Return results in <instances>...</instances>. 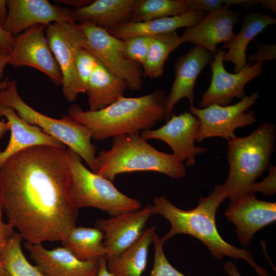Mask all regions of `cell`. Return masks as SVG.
Masks as SVG:
<instances>
[{"label": "cell", "mask_w": 276, "mask_h": 276, "mask_svg": "<svg viewBox=\"0 0 276 276\" xmlns=\"http://www.w3.org/2000/svg\"><path fill=\"white\" fill-rule=\"evenodd\" d=\"M135 0H96L89 5L71 10L75 22L90 21L109 30L129 21Z\"/></svg>", "instance_id": "cell-22"}, {"label": "cell", "mask_w": 276, "mask_h": 276, "mask_svg": "<svg viewBox=\"0 0 276 276\" xmlns=\"http://www.w3.org/2000/svg\"><path fill=\"white\" fill-rule=\"evenodd\" d=\"M3 208L0 200V253L3 250L11 237L15 233L14 227L3 220Z\"/></svg>", "instance_id": "cell-36"}, {"label": "cell", "mask_w": 276, "mask_h": 276, "mask_svg": "<svg viewBox=\"0 0 276 276\" xmlns=\"http://www.w3.org/2000/svg\"><path fill=\"white\" fill-rule=\"evenodd\" d=\"M223 269L229 276H242L234 263L231 261H228L224 263Z\"/></svg>", "instance_id": "cell-40"}, {"label": "cell", "mask_w": 276, "mask_h": 276, "mask_svg": "<svg viewBox=\"0 0 276 276\" xmlns=\"http://www.w3.org/2000/svg\"><path fill=\"white\" fill-rule=\"evenodd\" d=\"M227 198L222 185H216L206 197H201L198 205L190 210L174 205L164 196L156 197L153 205V214H159L171 225L169 231L162 238L164 244L177 234L191 235L203 242L216 259L228 256L236 260L243 259L256 270L259 276H268L266 269L255 261L251 252L234 246L225 241L218 231L216 214L220 204Z\"/></svg>", "instance_id": "cell-2"}, {"label": "cell", "mask_w": 276, "mask_h": 276, "mask_svg": "<svg viewBox=\"0 0 276 276\" xmlns=\"http://www.w3.org/2000/svg\"><path fill=\"white\" fill-rule=\"evenodd\" d=\"M99 267L97 276H112L107 267V260L105 257L99 260Z\"/></svg>", "instance_id": "cell-42"}, {"label": "cell", "mask_w": 276, "mask_h": 276, "mask_svg": "<svg viewBox=\"0 0 276 276\" xmlns=\"http://www.w3.org/2000/svg\"><path fill=\"white\" fill-rule=\"evenodd\" d=\"M0 276H9L8 272L3 266L0 253Z\"/></svg>", "instance_id": "cell-45"}, {"label": "cell", "mask_w": 276, "mask_h": 276, "mask_svg": "<svg viewBox=\"0 0 276 276\" xmlns=\"http://www.w3.org/2000/svg\"><path fill=\"white\" fill-rule=\"evenodd\" d=\"M0 117L7 118L11 131L7 147L4 151H0V168L8 158L30 147L46 145L65 148L61 142L21 118L12 108L1 103Z\"/></svg>", "instance_id": "cell-19"}, {"label": "cell", "mask_w": 276, "mask_h": 276, "mask_svg": "<svg viewBox=\"0 0 276 276\" xmlns=\"http://www.w3.org/2000/svg\"><path fill=\"white\" fill-rule=\"evenodd\" d=\"M189 11L186 0H135L129 21L141 22Z\"/></svg>", "instance_id": "cell-28"}, {"label": "cell", "mask_w": 276, "mask_h": 276, "mask_svg": "<svg viewBox=\"0 0 276 276\" xmlns=\"http://www.w3.org/2000/svg\"><path fill=\"white\" fill-rule=\"evenodd\" d=\"M153 243L154 247V262L150 276H186L169 262L164 251V244L157 234L154 236Z\"/></svg>", "instance_id": "cell-31"}, {"label": "cell", "mask_w": 276, "mask_h": 276, "mask_svg": "<svg viewBox=\"0 0 276 276\" xmlns=\"http://www.w3.org/2000/svg\"><path fill=\"white\" fill-rule=\"evenodd\" d=\"M10 80L8 78H7L4 80L2 81L0 83V90L6 87L9 84ZM10 130V125L9 122H5V121H0V139L6 134V133Z\"/></svg>", "instance_id": "cell-39"}, {"label": "cell", "mask_w": 276, "mask_h": 276, "mask_svg": "<svg viewBox=\"0 0 276 276\" xmlns=\"http://www.w3.org/2000/svg\"><path fill=\"white\" fill-rule=\"evenodd\" d=\"M24 245L44 276H97L98 274L99 261H81L63 246L49 250L41 243L26 241Z\"/></svg>", "instance_id": "cell-16"}, {"label": "cell", "mask_w": 276, "mask_h": 276, "mask_svg": "<svg viewBox=\"0 0 276 276\" xmlns=\"http://www.w3.org/2000/svg\"><path fill=\"white\" fill-rule=\"evenodd\" d=\"M153 214V205L148 204L143 208L109 219H97L95 225L103 234L106 260L118 256L134 244Z\"/></svg>", "instance_id": "cell-13"}, {"label": "cell", "mask_w": 276, "mask_h": 276, "mask_svg": "<svg viewBox=\"0 0 276 276\" xmlns=\"http://www.w3.org/2000/svg\"><path fill=\"white\" fill-rule=\"evenodd\" d=\"M0 197H1V189H0Z\"/></svg>", "instance_id": "cell-46"}, {"label": "cell", "mask_w": 276, "mask_h": 276, "mask_svg": "<svg viewBox=\"0 0 276 276\" xmlns=\"http://www.w3.org/2000/svg\"><path fill=\"white\" fill-rule=\"evenodd\" d=\"M199 127L198 119L185 111L178 116L173 114L159 128L143 130L140 134L147 141L157 139L165 142L178 160L186 161V166L190 167L196 164L198 155L206 151L205 148L194 144Z\"/></svg>", "instance_id": "cell-12"}, {"label": "cell", "mask_w": 276, "mask_h": 276, "mask_svg": "<svg viewBox=\"0 0 276 276\" xmlns=\"http://www.w3.org/2000/svg\"><path fill=\"white\" fill-rule=\"evenodd\" d=\"M22 239L18 232L11 237L1 252L4 267L9 276H44L26 259L21 249Z\"/></svg>", "instance_id": "cell-29"}, {"label": "cell", "mask_w": 276, "mask_h": 276, "mask_svg": "<svg viewBox=\"0 0 276 276\" xmlns=\"http://www.w3.org/2000/svg\"><path fill=\"white\" fill-rule=\"evenodd\" d=\"M239 12L225 8L208 13L198 23L187 28L181 36L183 43H195L214 55L218 44L228 43L236 35L233 28L239 21Z\"/></svg>", "instance_id": "cell-17"}, {"label": "cell", "mask_w": 276, "mask_h": 276, "mask_svg": "<svg viewBox=\"0 0 276 276\" xmlns=\"http://www.w3.org/2000/svg\"><path fill=\"white\" fill-rule=\"evenodd\" d=\"M213 59L212 53L198 45L178 59L175 65L174 81L166 97L168 110L171 117L175 105L181 99H188L190 106L194 105L195 82L199 74L211 63Z\"/></svg>", "instance_id": "cell-18"}, {"label": "cell", "mask_w": 276, "mask_h": 276, "mask_svg": "<svg viewBox=\"0 0 276 276\" xmlns=\"http://www.w3.org/2000/svg\"><path fill=\"white\" fill-rule=\"evenodd\" d=\"M166 93L159 88L140 97L124 96L96 111H84L78 105L73 104L68 109V115L88 128L92 138L98 141L123 134L140 133L171 118Z\"/></svg>", "instance_id": "cell-3"}, {"label": "cell", "mask_w": 276, "mask_h": 276, "mask_svg": "<svg viewBox=\"0 0 276 276\" xmlns=\"http://www.w3.org/2000/svg\"><path fill=\"white\" fill-rule=\"evenodd\" d=\"M7 4L8 17L2 27L14 37L37 25L75 22L71 10L47 0H7Z\"/></svg>", "instance_id": "cell-14"}, {"label": "cell", "mask_w": 276, "mask_h": 276, "mask_svg": "<svg viewBox=\"0 0 276 276\" xmlns=\"http://www.w3.org/2000/svg\"><path fill=\"white\" fill-rule=\"evenodd\" d=\"M259 98L258 92H253L232 105L212 104L204 108L190 106V112L199 121L195 141L202 142L212 137H220L227 141L236 137L235 131L237 128L256 122L255 112L245 111L255 104Z\"/></svg>", "instance_id": "cell-9"}, {"label": "cell", "mask_w": 276, "mask_h": 276, "mask_svg": "<svg viewBox=\"0 0 276 276\" xmlns=\"http://www.w3.org/2000/svg\"><path fill=\"white\" fill-rule=\"evenodd\" d=\"M84 38L83 49L91 53L109 71L124 80L128 88L137 90L142 84L143 69L125 54L124 41L90 21L77 24Z\"/></svg>", "instance_id": "cell-8"}, {"label": "cell", "mask_w": 276, "mask_h": 276, "mask_svg": "<svg viewBox=\"0 0 276 276\" xmlns=\"http://www.w3.org/2000/svg\"><path fill=\"white\" fill-rule=\"evenodd\" d=\"M267 176L261 182H255L249 188L248 194H255L259 192L268 196H273L275 193L276 167L270 165Z\"/></svg>", "instance_id": "cell-34"}, {"label": "cell", "mask_w": 276, "mask_h": 276, "mask_svg": "<svg viewBox=\"0 0 276 276\" xmlns=\"http://www.w3.org/2000/svg\"><path fill=\"white\" fill-rule=\"evenodd\" d=\"M9 54L7 53L0 51V83L2 81L4 69L8 64Z\"/></svg>", "instance_id": "cell-43"}, {"label": "cell", "mask_w": 276, "mask_h": 276, "mask_svg": "<svg viewBox=\"0 0 276 276\" xmlns=\"http://www.w3.org/2000/svg\"><path fill=\"white\" fill-rule=\"evenodd\" d=\"M73 45L76 68L82 93H86L89 79L98 60L86 50L73 44Z\"/></svg>", "instance_id": "cell-30"}, {"label": "cell", "mask_w": 276, "mask_h": 276, "mask_svg": "<svg viewBox=\"0 0 276 276\" xmlns=\"http://www.w3.org/2000/svg\"><path fill=\"white\" fill-rule=\"evenodd\" d=\"M136 171L158 172L172 178L186 174L183 163L173 153L158 151L140 133L112 137L110 148L96 156L93 172L113 182L117 175Z\"/></svg>", "instance_id": "cell-4"}, {"label": "cell", "mask_w": 276, "mask_h": 276, "mask_svg": "<svg viewBox=\"0 0 276 276\" xmlns=\"http://www.w3.org/2000/svg\"><path fill=\"white\" fill-rule=\"evenodd\" d=\"M128 88L123 79L109 71L99 61L89 79L87 90L89 111L102 109L120 98Z\"/></svg>", "instance_id": "cell-24"}, {"label": "cell", "mask_w": 276, "mask_h": 276, "mask_svg": "<svg viewBox=\"0 0 276 276\" xmlns=\"http://www.w3.org/2000/svg\"><path fill=\"white\" fill-rule=\"evenodd\" d=\"M8 14L7 0H0V26L5 24Z\"/></svg>", "instance_id": "cell-41"}, {"label": "cell", "mask_w": 276, "mask_h": 276, "mask_svg": "<svg viewBox=\"0 0 276 276\" xmlns=\"http://www.w3.org/2000/svg\"><path fill=\"white\" fill-rule=\"evenodd\" d=\"M225 215L236 226L240 243L248 247L255 233L276 219V203L247 194L231 201Z\"/></svg>", "instance_id": "cell-15"}, {"label": "cell", "mask_w": 276, "mask_h": 276, "mask_svg": "<svg viewBox=\"0 0 276 276\" xmlns=\"http://www.w3.org/2000/svg\"><path fill=\"white\" fill-rule=\"evenodd\" d=\"M183 43L176 31L152 36L142 65L143 76L151 79L161 76L170 54Z\"/></svg>", "instance_id": "cell-27"}, {"label": "cell", "mask_w": 276, "mask_h": 276, "mask_svg": "<svg viewBox=\"0 0 276 276\" xmlns=\"http://www.w3.org/2000/svg\"><path fill=\"white\" fill-rule=\"evenodd\" d=\"M47 27L35 25L15 37L8 64L15 67L27 66L37 69L54 84L61 85L62 75L45 36Z\"/></svg>", "instance_id": "cell-10"}, {"label": "cell", "mask_w": 276, "mask_h": 276, "mask_svg": "<svg viewBox=\"0 0 276 276\" xmlns=\"http://www.w3.org/2000/svg\"><path fill=\"white\" fill-rule=\"evenodd\" d=\"M66 149L39 145L8 158L0 168L1 197L8 222L32 244L61 241L76 226Z\"/></svg>", "instance_id": "cell-1"}, {"label": "cell", "mask_w": 276, "mask_h": 276, "mask_svg": "<svg viewBox=\"0 0 276 276\" xmlns=\"http://www.w3.org/2000/svg\"><path fill=\"white\" fill-rule=\"evenodd\" d=\"M156 234L154 225L145 229L131 246L107 260V269L112 276H141L147 267L149 247Z\"/></svg>", "instance_id": "cell-25"}, {"label": "cell", "mask_w": 276, "mask_h": 276, "mask_svg": "<svg viewBox=\"0 0 276 276\" xmlns=\"http://www.w3.org/2000/svg\"><path fill=\"white\" fill-rule=\"evenodd\" d=\"M206 14L203 11H189L179 15L145 21H127L108 31L121 39L139 35L153 36L174 32L181 28L193 26L202 20Z\"/></svg>", "instance_id": "cell-21"}, {"label": "cell", "mask_w": 276, "mask_h": 276, "mask_svg": "<svg viewBox=\"0 0 276 276\" xmlns=\"http://www.w3.org/2000/svg\"><path fill=\"white\" fill-rule=\"evenodd\" d=\"M225 51L217 50L211 63L212 79L208 89L202 95L200 108L212 104L229 105L234 98L241 99L245 96L244 86L247 83L258 77L263 72L262 63L246 65L240 72L228 73L223 65Z\"/></svg>", "instance_id": "cell-11"}, {"label": "cell", "mask_w": 276, "mask_h": 276, "mask_svg": "<svg viewBox=\"0 0 276 276\" xmlns=\"http://www.w3.org/2000/svg\"><path fill=\"white\" fill-rule=\"evenodd\" d=\"M14 39L15 37L6 31L0 26V51L9 54L12 50Z\"/></svg>", "instance_id": "cell-37"}, {"label": "cell", "mask_w": 276, "mask_h": 276, "mask_svg": "<svg viewBox=\"0 0 276 276\" xmlns=\"http://www.w3.org/2000/svg\"><path fill=\"white\" fill-rule=\"evenodd\" d=\"M275 131L273 124L264 122L249 135L227 141L229 173L222 186L230 201L248 194L257 178L268 169Z\"/></svg>", "instance_id": "cell-5"}, {"label": "cell", "mask_w": 276, "mask_h": 276, "mask_svg": "<svg viewBox=\"0 0 276 276\" xmlns=\"http://www.w3.org/2000/svg\"><path fill=\"white\" fill-rule=\"evenodd\" d=\"M0 103L12 108L28 123L37 126L48 135L68 146L94 171L97 149L91 143V133L86 126L74 120L69 115L56 119L36 111L20 97L15 80L10 81L6 87L0 90Z\"/></svg>", "instance_id": "cell-6"}, {"label": "cell", "mask_w": 276, "mask_h": 276, "mask_svg": "<svg viewBox=\"0 0 276 276\" xmlns=\"http://www.w3.org/2000/svg\"><path fill=\"white\" fill-rule=\"evenodd\" d=\"M275 23V18L269 15L252 11L246 14L238 34L222 47L228 49L223 61L235 64V73L241 71L247 64L246 52L249 43L266 28Z\"/></svg>", "instance_id": "cell-23"}, {"label": "cell", "mask_w": 276, "mask_h": 276, "mask_svg": "<svg viewBox=\"0 0 276 276\" xmlns=\"http://www.w3.org/2000/svg\"><path fill=\"white\" fill-rule=\"evenodd\" d=\"M45 32L61 73L63 96L67 101H74L82 90L76 68L73 44L60 22L48 25Z\"/></svg>", "instance_id": "cell-20"}, {"label": "cell", "mask_w": 276, "mask_h": 276, "mask_svg": "<svg viewBox=\"0 0 276 276\" xmlns=\"http://www.w3.org/2000/svg\"><path fill=\"white\" fill-rule=\"evenodd\" d=\"M61 242L63 247L81 261L106 258L103 234L96 227L76 226Z\"/></svg>", "instance_id": "cell-26"}, {"label": "cell", "mask_w": 276, "mask_h": 276, "mask_svg": "<svg viewBox=\"0 0 276 276\" xmlns=\"http://www.w3.org/2000/svg\"><path fill=\"white\" fill-rule=\"evenodd\" d=\"M258 47L257 52L248 57L249 61L262 63L266 60H275V44H264L258 41L255 42Z\"/></svg>", "instance_id": "cell-35"}, {"label": "cell", "mask_w": 276, "mask_h": 276, "mask_svg": "<svg viewBox=\"0 0 276 276\" xmlns=\"http://www.w3.org/2000/svg\"><path fill=\"white\" fill-rule=\"evenodd\" d=\"M93 1V0H58L54 1V2L66 6L73 7V9H76L86 6L91 3Z\"/></svg>", "instance_id": "cell-38"}, {"label": "cell", "mask_w": 276, "mask_h": 276, "mask_svg": "<svg viewBox=\"0 0 276 276\" xmlns=\"http://www.w3.org/2000/svg\"><path fill=\"white\" fill-rule=\"evenodd\" d=\"M66 151L71 198L78 209L95 208L113 216L141 208L139 201L122 193L113 182L87 169L76 152L69 148Z\"/></svg>", "instance_id": "cell-7"}, {"label": "cell", "mask_w": 276, "mask_h": 276, "mask_svg": "<svg viewBox=\"0 0 276 276\" xmlns=\"http://www.w3.org/2000/svg\"><path fill=\"white\" fill-rule=\"evenodd\" d=\"M258 3L261 4L264 8L271 10L275 13V1L258 0Z\"/></svg>", "instance_id": "cell-44"}, {"label": "cell", "mask_w": 276, "mask_h": 276, "mask_svg": "<svg viewBox=\"0 0 276 276\" xmlns=\"http://www.w3.org/2000/svg\"><path fill=\"white\" fill-rule=\"evenodd\" d=\"M189 11H200L207 13L222 8H229L233 0H186Z\"/></svg>", "instance_id": "cell-33"}, {"label": "cell", "mask_w": 276, "mask_h": 276, "mask_svg": "<svg viewBox=\"0 0 276 276\" xmlns=\"http://www.w3.org/2000/svg\"><path fill=\"white\" fill-rule=\"evenodd\" d=\"M152 36H135L122 39L126 57L139 64H144Z\"/></svg>", "instance_id": "cell-32"}]
</instances>
